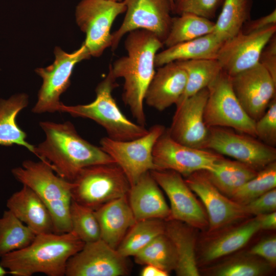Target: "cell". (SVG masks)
I'll return each instance as SVG.
<instances>
[{
	"instance_id": "obj_3",
	"label": "cell",
	"mask_w": 276,
	"mask_h": 276,
	"mask_svg": "<svg viewBox=\"0 0 276 276\" xmlns=\"http://www.w3.org/2000/svg\"><path fill=\"white\" fill-rule=\"evenodd\" d=\"M84 244L72 231L38 234L28 246L1 257L0 264L13 276H63L68 260Z\"/></svg>"
},
{
	"instance_id": "obj_48",
	"label": "cell",
	"mask_w": 276,
	"mask_h": 276,
	"mask_svg": "<svg viewBox=\"0 0 276 276\" xmlns=\"http://www.w3.org/2000/svg\"><path fill=\"white\" fill-rule=\"evenodd\" d=\"M110 1H117V2L121 1V0H110Z\"/></svg>"
},
{
	"instance_id": "obj_19",
	"label": "cell",
	"mask_w": 276,
	"mask_h": 276,
	"mask_svg": "<svg viewBox=\"0 0 276 276\" xmlns=\"http://www.w3.org/2000/svg\"><path fill=\"white\" fill-rule=\"evenodd\" d=\"M231 79L241 106L251 119L257 121L276 97V81L260 63Z\"/></svg>"
},
{
	"instance_id": "obj_24",
	"label": "cell",
	"mask_w": 276,
	"mask_h": 276,
	"mask_svg": "<svg viewBox=\"0 0 276 276\" xmlns=\"http://www.w3.org/2000/svg\"><path fill=\"white\" fill-rule=\"evenodd\" d=\"M192 227L181 221L169 219L165 221L164 234L171 241L177 257L175 269L179 276L199 275L195 253V237Z\"/></svg>"
},
{
	"instance_id": "obj_9",
	"label": "cell",
	"mask_w": 276,
	"mask_h": 276,
	"mask_svg": "<svg viewBox=\"0 0 276 276\" xmlns=\"http://www.w3.org/2000/svg\"><path fill=\"white\" fill-rule=\"evenodd\" d=\"M165 130L162 125H154L144 135L126 141L104 137L100 141V147L121 168L131 186L144 174L155 170L153 147Z\"/></svg>"
},
{
	"instance_id": "obj_20",
	"label": "cell",
	"mask_w": 276,
	"mask_h": 276,
	"mask_svg": "<svg viewBox=\"0 0 276 276\" xmlns=\"http://www.w3.org/2000/svg\"><path fill=\"white\" fill-rule=\"evenodd\" d=\"M187 81L186 71L176 61L159 66L149 85L144 101L149 106L163 111L177 103Z\"/></svg>"
},
{
	"instance_id": "obj_21",
	"label": "cell",
	"mask_w": 276,
	"mask_h": 276,
	"mask_svg": "<svg viewBox=\"0 0 276 276\" xmlns=\"http://www.w3.org/2000/svg\"><path fill=\"white\" fill-rule=\"evenodd\" d=\"M128 200L136 221L170 218V210L160 187L150 171L144 174L130 187Z\"/></svg>"
},
{
	"instance_id": "obj_11",
	"label": "cell",
	"mask_w": 276,
	"mask_h": 276,
	"mask_svg": "<svg viewBox=\"0 0 276 276\" xmlns=\"http://www.w3.org/2000/svg\"><path fill=\"white\" fill-rule=\"evenodd\" d=\"M209 130L205 149L231 157L258 171L275 162V148L256 137L226 127H213Z\"/></svg>"
},
{
	"instance_id": "obj_7",
	"label": "cell",
	"mask_w": 276,
	"mask_h": 276,
	"mask_svg": "<svg viewBox=\"0 0 276 276\" xmlns=\"http://www.w3.org/2000/svg\"><path fill=\"white\" fill-rule=\"evenodd\" d=\"M209 95L204 111L208 128H231L256 137V121L244 110L233 90L231 77L222 71L207 87Z\"/></svg>"
},
{
	"instance_id": "obj_39",
	"label": "cell",
	"mask_w": 276,
	"mask_h": 276,
	"mask_svg": "<svg viewBox=\"0 0 276 276\" xmlns=\"http://www.w3.org/2000/svg\"><path fill=\"white\" fill-rule=\"evenodd\" d=\"M256 137L265 144L276 145V97L270 101L266 111L255 123Z\"/></svg>"
},
{
	"instance_id": "obj_32",
	"label": "cell",
	"mask_w": 276,
	"mask_h": 276,
	"mask_svg": "<svg viewBox=\"0 0 276 276\" xmlns=\"http://www.w3.org/2000/svg\"><path fill=\"white\" fill-rule=\"evenodd\" d=\"M214 22L190 13L172 17L169 33L164 42L167 48L213 32Z\"/></svg>"
},
{
	"instance_id": "obj_38",
	"label": "cell",
	"mask_w": 276,
	"mask_h": 276,
	"mask_svg": "<svg viewBox=\"0 0 276 276\" xmlns=\"http://www.w3.org/2000/svg\"><path fill=\"white\" fill-rule=\"evenodd\" d=\"M223 0H174L172 12L190 13L210 19L215 16Z\"/></svg>"
},
{
	"instance_id": "obj_47",
	"label": "cell",
	"mask_w": 276,
	"mask_h": 276,
	"mask_svg": "<svg viewBox=\"0 0 276 276\" xmlns=\"http://www.w3.org/2000/svg\"><path fill=\"white\" fill-rule=\"evenodd\" d=\"M169 1H170V3L171 4V5L172 12L173 8V5H174V0H169Z\"/></svg>"
},
{
	"instance_id": "obj_30",
	"label": "cell",
	"mask_w": 276,
	"mask_h": 276,
	"mask_svg": "<svg viewBox=\"0 0 276 276\" xmlns=\"http://www.w3.org/2000/svg\"><path fill=\"white\" fill-rule=\"evenodd\" d=\"M251 0H224L212 33L225 41L241 31L249 19Z\"/></svg>"
},
{
	"instance_id": "obj_14",
	"label": "cell",
	"mask_w": 276,
	"mask_h": 276,
	"mask_svg": "<svg viewBox=\"0 0 276 276\" xmlns=\"http://www.w3.org/2000/svg\"><path fill=\"white\" fill-rule=\"evenodd\" d=\"M185 180L205 207L210 232L220 231L250 216L245 205L225 196L215 187L205 171H196Z\"/></svg>"
},
{
	"instance_id": "obj_17",
	"label": "cell",
	"mask_w": 276,
	"mask_h": 276,
	"mask_svg": "<svg viewBox=\"0 0 276 276\" xmlns=\"http://www.w3.org/2000/svg\"><path fill=\"white\" fill-rule=\"evenodd\" d=\"M208 95L206 87L176 104L171 125L167 130L173 139L189 147L205 149L210 134L204 120Z\"/></svg>"
},
{
	"instance_id": "obj_25",
	"label": "cell",
	"mask_w": 276,
	"mask_h": 276,
	"mask_svg": "<svg viewBox=\"0 0 276 276\" xmlns=\"http://www.w3.org/2000/svg\"><path fill=\"white\" fill-rule=\"evenodd\" d=\"M224 41L213 33L181 42L157 53L155 66L180 60L216 59Z\"/></svg>"
},
{
	"instance_id": "obj_34",
	"label": "cell",
	"mask_w": 276,
	"mask_h": 276,
	"mask_svg": "<svg viewBox=\"0 0 276 276\" xmlns=\"http://www.w3.org/2000/svg\"><path fill=\"white\" fill-rule=\"evenodd\" d=\"M133 257L138 264L154 265L168 273L175 270L176 267L174 247L164 233L155 238Z\"/></svg>"
},
{
	"instance_id": "obj_44",
	"label": "cell",
	"mask_w": 276,
	"mask_h": 276,
	"mask_svg": "<svg viewBox=\"0 0 276 276\" xmlns=\"http://www.w3.org/2000/svg\"><path fill=\"white\" fill-rule=\"evenodd\" d=\"M258 216L259 217L261 229L265 230L275 229L276 213L275 211Z\"/></svg>"
},
{
	"instance_id": "obj_31",
	"label": "cell",
	"mask_w": 276,
	"mask_h": 276,
	"mask_svg": "<svg viewBox=\"0 0 276 276\" xmlns=\"http://www.w3.org/2000/svg\"><path fill=\"white\" fill-rule=\"evenodd\" d=\"M36 235L11 211H5L0 218V258L28 246Z\"/></svg>"
},
{
	"instance_id": "obj_22",
	"label": "cell",
	"mask_w": 276,
	"mask_h": 276,
	"mask_svg": "<svg viewBox=\"0 0 276 276\" xmlns=\"http://www.w3.org/2000/svg\"><path fill=\"white\" fill-rule=\"evenodd\" d=\"M7 210L36 234L54 233L49 211L39 196L30 188L23 185L7 199Z\"/></svg>"
},
{
	"instance_id": "obj_4",
	"label": "cell",
	"mask_w": 276,
	"mask_h": 276,
	"mask_svg": "<svg viewBox=\"0 0 276 276\" xmlns=\"http://www.w3.org/2000/svg\"><path fill=\"white\" fill-rule=\"evenodd\" d=\"M12 173L17 181L30 188L43 201L51 216L54 233L72 231L71 181L58 176L41 160H26L21 166L13 169Z\"/></svg>"
},
{
	"instance_id": "obj_13",
	"label": "cell",
	"mask_w": 276,
	"mask_h": 276,
	"mask_svg": "<svg viewBox=\"0 0 276 276\" xmlns=\"http://www.w3.org/2000/svg\"><path fill=\"white\" fill-rule=\"evenodd\" d=\"M126 14L119 28L112 33V50L123 36L136 30H145L156 35L164 43L171 26L172 7L169 0H124Z\"/></svg>"
},
{
	"instance_id": "obj_46",
	"label": "cell",
	"mask_w": 276,
	"mask_h": 276,
	"mask_svg": "<svg viewBox=\"0 0 276 276\" xmlns=\"http://www.w3.org/2000/svg\"><path fill=\"white\" fill-rule=\"evenodd\" d=\"M9 274V272L0 264V276H4Z\"/></svg>"
},
{
	"instance_id": "obj_10",
	"label": "cell",
	"mask_w": 276,
	"mask_h": 276,
	"mask_svg": "<svg viewBox=\"0 0 276 276\" xmlns=\"http://www.w3.org/2000/svg\"><path fill=\"white\" fill-rule=\"evenodd\" d=\"M54 54L55 59L51 65L45 68H38L35 71L42 79L37 102L32 109L35 114L59 112L62 103L60 97L70 84V78L75 66L91 56L83 43L79 49L72 53H67L56 47Z\"/></svg>"
},
{
	"instance_id": "obj_45",
	"label": "cell",
	"mask_w": 276,
	"mask_h": 276,
	"mask_svg": "<svg viewBox=\"0 0 276 276\" xmlns=\"http://www.w3.org/2000/svg\"><path fill=\"white\" fill-rule=\"evenodd\" d=\"M145 265L140 273L141 276H168L169 275V273L155 265L152 264Z\"/></svg>"
},
{
	"instance_id": "obj_1",
	"label": "cell",
	"mask_w": 276,
	"mask_h": 276,
	"mask_svg": "<svg viewBox=\"0 0 276 276\" xmlns=\"http://www.w3.org/2000/svg\"><path fill=\"white\" fill-rule=\"evenodd\" d=\"M124 45L127 55L109 68L115 78L124 79L123 101L138 124L145 126V96L155 73V55L164 43L151 32L139 29L128 33Z\"/></svg>"
},
{
	"instance_id": "obj_28",
	"label": "cell",
	"mask_w": 276,
	"mask_h": 276,
	"mask_svg": "<svg viewBox=\"0 0 276 276\" xmlns=\"http://www.w3.org/2000/svg\"><path fill=\"white\" fill-rule=\"evenodd\" d=\"M205 171L215 187L229 198L258 172L244 163L225 159L223 156L211 170Z\"/></svg>"
},
{
	"instance_id": "obj_23",
	"label": "cell",
	"mask_w": 276,
	"mask_h": 276,
	"mask_svg": "<svg viewBox=\"0 0 276 276\" xmlns=\"http://www.w3.org/2000/svg\"><path fill=\"white\" fill-rule=\"evenodd\" d=\"M94 211L100 227L101 239L117 249L136 221L127 195L111 200Z\"/></svg>"
},
{
	"instance_id": "obj_33",
	"label": "cell",
	"mask_w": 276,
	"mask_h": 276,
	"mask_svg": "<svg viewBox=\"0 0 276 276\" xmlns=\"http://www.w3.org/2000/svg\"><path fill=\"white\" fill-rule=\"evenodd\" d=\"M176 62L185 70L187 76L185 90L178 102L206 88L222 71L216 59L180 60Z\"/></svg>"
},
{
	"instance_id": "obj_5",
	"label": "cell",
	"mask_w": 276,
	"mask_h": 276,
	"mask_svg": "<svg viewBox=\"0 0 276 276\" xmlns=\"http://www.w3.org/2000/svg\"><path fill=\"white\" fill-rule=\"evenodd\" d=\"M116 80L109 68L106 77L97 85L96 97L92 102L71 106L62 103L59 112L95 121L104 128L108 137L114 140L126 141L144 135L148 129L128 119L112 97V91L117 86Z\"/></svg>"
},
{
	"instance_id": "obj_16",
	"label": "cell",
	"mask_w": 276,
	"mask_h": 276,
	"mask_svg": "<svg viewBox=\"0 0 276 276\" xmlns=\"http://www.w3.org/2000/svg\"><path fill=\"white\" fill-rule=\"evenodd\" d=\"M129 272L127 258L102 239L85 243L68 260L66 276H123Z\"/></svg>"
},
{
	"instance_id": "obj_8",
	"label": "cell",
	"mask_w": 276,
	"mask_h": 276,
	"mask_svg": "<svg viewBox=\"0 0 276 276\" xmlns=\"http://www.w3.org/2000/svg\"><path fill=\"white\" fill-rule=\"evenodd\" d=\"M125 2L110 0H81L76 8V20L85 33L83 43L91 56L99 57L110 47L112 25L118 16L125 12Z\"/></svg>"
},
{
	"instance_id": "obj_35",
	"label": "cell",
	"mask_w": 276,
	"mask_h": 276,
	"mask_svg": "<svg viewBox=\"0 0 276 276\" xmlns=\"http://www.w3.org/2000/svg\"><path fill=\"white\" fill-rule=\"evenodd\" d=\"M276 187V163L272 162L259 170L229 198L245 205Z\"/></svg>"
},
{
	"instance_id": "obj_27",
	"label": "cell",
	"mask_w": 276,
	"mask_h": 276,
	"mask_svg": "<svg viewBox=\"0 0 276 276\" xmlns=\"http://www.w3.org/2000/svg\"><path fill=\"white\" fill-rule=\"evenodd\" d=\"M259 216L234 227L208 243L202 251L204 262H210L231 254L244 246L260 229Z\"/></svg>"
},
{
	"instance_id": "obj_26",
	"label": "cell",
	"mask_w": 276,
	"mask_h": 276,
	"mask_svg": "<svg viewBox=\"0 0 276 276\" xmlns=\"http://www.w3.org/2000/svg\"><path fill=\"white\" fill-rule=\"evenodd\" d=\"M29 103L28 96L22 93L8 100H0V145L21 146L34 153L35 146L26 140L27 134L18 125L16 118Z\"/></svg>"
},
{
	"instance_id": "obj_41",
	"label": "cell",
	"mask_w": 276,
	"mask_h": 276,
	"mask_svg": "<svg viewBox=\"0 0 276 276\" xmlns=\"http://www.w3.org/2000/svg\"><path fill=\"white\" fill-rule=\"evenodd\" d=\"M249 254L259 256L264 259L269 265L275 266L276 264V238L269 237L265 239L253 246Z\"/></svg>"
},
{
	"instance_id": "obj_40",
	"label": "cell",
	"mask_w": 276,
	"mask_h": 276,
	"mask_svg": "<svg viewBox=\"0 0 276 276\" xmlns=\"http://www.w3.org/2000/svg\"><path fill=\"white\" fill-rule=\"evenodd\" d=\"M245 206L250 215L258 216L274 212L276 209L275 188L263 194Z\"/></svg>"
},
{
	"instance_id": "obj_42",
	"label": "cell",
	"mask_w": 276,
	"mask_h": 276,
	"mask_svg": "<svg viewBox=\"0 0 276 276\" xmlns=\"http://www.w3.org/2000/svg\"><path fill=\"white\" fill-rule=\"evenodd\" d=\"M276 81V38L275 34L263 50L259 62Z\"/></svg>"
},
{
	"instance_id": "obj_37",
	"label": "cell",
	"mask_w": 276,
	"mask_h": 276,
	"mask_svg": "<svg viewBox=\"0 0 276 276\" xmlns=\"http://www.w3.org/2000/svg\"><path fill=\"white\" fill-rule=\"evenodd\" d=\"M266 264L253 258L236 259L220 266L215 270L219 276H258L267 271Z\"/></svg>"
},
{
	"instance_id": "obj_36",
	"label": "cell",
	"mask_w": 276,
	"mask_h": 276,
	"mask_svg": "<svg viewBox=\"0 0 276 276\" xmlns=\"http://www.w3.org/2000/svg\"><path fill=\"white\" fill-rule=\"evenodd\" d=\"M72 231L85 243L101 239L95 211L72 200L70 206Z\"/></svg>"
},
{
	"instance_id": "obj_43",
	"label": "cell",
	"mask_w": 276,
	"mask_h": 276,
	"mask_svg": "<svg viewBox=\"0 0 276 276\" xmlns=\"http://www.w3.org/2000/svg\"><path fill=\"white\" fill-rule=\"evenodd\" d=\"M276 25V10H273L269 14L259 18L246 22L241 31L244 33H249L260 31Z\"/></svg>"
},
{
	"instance_id": "obj_2",
	"label": "cell",
	"mask_w": 276,
	"mask_h": 276,
	"mask_svg": "<svg viewBox=\"0 0 276 276\" xmlns=\"http://www.w3.org/2000/svg\"><path fill=\"white\" fill-rule=\"evenodd\" d=\"M39 126L45 139L35 146L34 153L48 164L56 174L72 181L78 172L88 166L113 163L100 147L83 139L70 121L58 123L41 121Z\"/></svg>"
},
{
	"instance_id": "obj_29",
	"label": "cell",
	"mask_w": 276,
	"mask_h": 276,
	"mask_svg": "<svg viewBox=\"0 0 276 276\" xmlns=\"http://www.w3.org/2000/svg\"><path fill=\"white\" fill-rule=\"evenodd\" d=\"M165 220L147 219L136 221L126 233L117 250L125 258L134 256L158 236L164 234Z\"/></svg>"
},
{
	"instance_id": "obj_18",
	"label": "cell",
	"mask_w": 276,
	"mask_h": 276,
	"mask_svg": "<svg viewBox=\"0 0 276 276\" xmlns=\"http://www.w3.org/2000/svg\"><path fill=\"white\" fill-rule=\"evenodd\" d=\"M150 172L169 198L170 219L178 220L200 229L208 225L204 210L182 176L168 170H153Z\"/></svg>"
},
{
	"instance_id": "obj_6",
	"label": "cell",
	"mask_w": 276,
	"mask_h": 276,
	"mask_svg": "<svg viewBox=\"0 0 276 276\" xmlns=\"http://www.w3.org/2000/svg\"><path fill=\"white\" fill-rule=\"evenodd\" d=\"M72 182V200L93 210L128 195L131 187L122 170L114 163L84 168Z\"/></svg>"
},
{
	"instance_id": "obj_12",
	"label": "cell",
	"mask_w": 276,
	"mask_h": 276,
	"mask_svg": "<svg viewBox=\"0 0 276 276\" xmlns=\"http://www.w3.org/2000/svg\"><path fill=\"white\" fill-rule=\"evenodd\" d=\"M152 156L155 170H172L186 177L196 171L211 170L222 157L211 150L179 143L170 136L167 129L155 142Z\"/></svg>"
},
{
	"instance_id": "obj_15",
	"label": "cell",
	"mask_w": 276,
	"mask_h": 276,
	"mask_svg": "<svg viewBox=\"0 0 276 276\" xmlns=\"http://www.w3.org/2000/svg\"><path fill=\"white\" fill-rule=\"evenodd\" d=\"M275 32L274 25L252 32L241 31L225 40L216 57L222 71L233 77L257 65L263 50Z\"/></svg>"
}]
</instances>
